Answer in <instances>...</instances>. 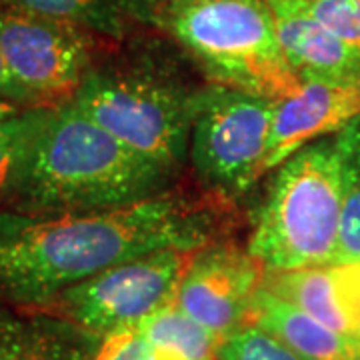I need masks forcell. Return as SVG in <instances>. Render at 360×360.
<instances>
[{"instance_id": "4fadbf2b", "label": "cell", "mask_w": 360, "mask_h": 360, "mask_svg": "<svg viewBox=\"0 0 360 360\" xmlns=\"http://www.w3.org/2000/svg\"><path fill=\"white\" fill-rule=\"evenodd\" d=\"M272 13L284 56L300 80L359 77V49L338 39L304 8H281Z\"/></svg>"}, {"instance_id": "277c9868", "label": "cell", "mask_w": 360, "mask_h": 360, "mask_svg": "<svg viewBox=\"0 0 360 360\" xmlns=\"http://www.w3.org/2000/svg\"><path fill=\"white\" fill-rule=\"evenodd\" d=\"M155 25L179 40L219 86L272 101L302 86L264 0H176L156 8Z\"/></svg>"}, {"instance_id": "44dd1931", "label": "cell", "mask_w": 360, "mask_h": 360, "mask_svg": "<svg viewBox=\"0 0 360 360\" xmlns=\"http://www.w3.org/2000/svg\"><path fill=\"white\" fill-rule=\"evenodd\" d=\"M94 360H155L141 324L104 336Z\"/></svg>"}, {"instance_id": "d6986e66", "label": "cell", "mask_w": 360, "mask_h": 360, "mask_svg": "<svg viewBox=\"0 0 360 360\" xmlns=\"http://www.w3.org/2000/svg\"><path fill=\"white\" fill-rule=\"evenodd\" d=\"M219 360H300L274 336L255 324H245L224 338Z\"/></svg>"}, {"instance_id": "5bb4252c", "label": "cell", "mask_w": 360, "mask_h": 360, "mask_svg": "<svg viewBox=\"0 0 360 360\" xmlns=\"http://www.w3.org/2000/svg\"><path fill=\"white\" fill-rule=\"evenodd\" d=\"M101 340L49 312L0 316V360H94Z\"/></svg>"}, {"instance_id": "52a82bcc", "label": "cell", "mask_w": 360, "mask_h": 360, "mask_svg": "<svg viewBox=\"0 0 360 360\" xmlns=\"http://www.w3.org/2000/svg\"><path fill=\"white\" fill-rule=\"evenodd\" d=\"M196 250L172 248L122 262L66 288L40 310L98 338L139 326L176 300Z\"/></svg>"}, {"instance_id": "2e32d148", "label": "cell", "mask_w": 360, "mask_h": 360, "mask_svg": "<svg viewBox=\"0 0 360 360\" xmlns=\"http://www.w3.org/2000/svg\"><path fill=\"white\" fill-rule=\"evenodd\" d=\"M141 330L155 360H219L224 342V338L182 312L176 300L148 316Z\"/></svg>"}, {"instance_id": "30bf717a", "label": "cell", "mask_w": 360, "mask_h": 360, "mask_svg": "<svg viewBox=\"0 0 360 360\" xmlns=\"http://www.w3.org/2000/svg\"><path fill=\"white\" fill-rule=\"evenodd\" d=\"M360 116V75L304 78L292 96L276 103L262 174L278 168L307 144L333 136Z\"/></svg>"}, {"instance_id": "7c38bea8", "label": "cell", "mask_w": 360, "mask_h": 360, "mask_svg": "<svg viewBox=\"0 0 360 360\" xmlns=\"http://www.w3.org/2000/svg\"><path fill=\"white\" fill-rule=\"evenodd\" d=\"M246 324L266 330L300 360H360V336L324 326L264 284L250 302Z\"/></svg>"}, {"instance_id": "ba28073f", "label": "cell", "mask_w": 360, "mask_h": 360, "mask_svg": "<svg viewBox=\"0 0 360 360\" xmlns=\"http://www.w3.org/2000/svg\"><path fill=\"white\" fill-rule=\"evenodd\" d=\"M0 52L37 106L68 103L94 68V37L52 16L0 4Z\"/></svg>"}, {"instance_id": "7a4b0ae2", "label": "cell", "mask_w": 360, "mask_h": 360, "mask_svg": "<svg viewBox=\"0 0 360 360\" xmlns=\"http://www.w3.org/2000/svg\"><path fill=\"white\" fill-rule=\"evenodd\" d=\"M170 180L65 103L49 108L6 206L42 214L106 210L167 193Z\"/></svg>"}, {"instance_id": "3957f363", "label": "cell", "mask_w": 360, "mask_h": 360, "mask_svg": "<svg viewBox=\"0 0 360 360\" xmlns=\"http://www.w3.org/2000/svg\"><path fill=\"white\" fill-rule=\"evenodd\" d=\"M342 214V172L333 134L310 142L274 168L246 248L266 272L335 262Z\"/></svg>"}, {"instance_id": "ac0fdd59", "label": "cell", "mask_w": 360, "mask_h": 360, "mask_svg": "<svg viewBox=\"0 0 360 360\" xmlns=\"http://www.w3.org/2000/svg\"><path fill=\"white\" fill-rule=\"evenodd\" d=\"M49 108H26L0 122V205L8 202L26 153L42 127Z\"/></svg>"}, {"instance_id": "8fae6325", "label": "cell", "mask_w": 360, "mask_h": 360, "mask_svg": "<svg viewBox=\"0 0 360 360\" xmlns=\"http://www.w3.org/2000/svg\"><path fill=\"white\" fill-rule=\"evenodd\" d=\"M264 286L324 326L360 336V262L266 272Z\"/></svg>"}, {"instance_id": "cb8c5ba5", "label": "cell", "mask_w": 360, "mask_h": 360, "mask_svg": "<svg viewBox=\"0 0 360 360\" xmlns=\"http://www.w3.org/2000/svg\"><path fill=\"white\" fill-rule=\"evenodd\" d=\"M22 110H26V108H20L18 104H13L8 103V101H2V98H0V122L6 120V118H13V116H16L18 112H22Z\"/></svg>"}, {"instance_id": "d4e9b609", "label": "cell", "mask_w": 360, "mask_h": 360, "mask_svg": "<svg viewBox=\"0 0 360 360\" xmlns=\"http://www.w3.org/2000/svg\"><path fill=\"white\" fill-rule=\"evenodd\" d=\"M170 2H176V0H150V4L155 6V13L158 6H165V4H170Z\"/></svg>"}, {"instance_id": "8992f818", "label": "cell", "mask_w": 360, "mask_h": 360, "mask_svg": "<svg viewBox=\"0 0 360 360\" xmlns=\"http://www.w3.org/2000/svg\"><path fill=\"white\" fill-rule=\"evenodd\" d=\"M276 103L219 84L200 90L188 156L210 194L229 200L262 176Z\"/></svg>"}, {"instance_id": "7402d4cb", "label": "cell", "mask_w": 360, "mask_h": 360, "mask_svg": "<svg viewBox=\"0 0 360 360\" xmlns=\"http://www.w3.org/2000/svg\"><path fill=\"white\" fill-rule=\"evenodd\" d=\"M0 98L2 101H8V103L18 104L20 108H40L34 104V101L26 94V90L11 77L6 63H4V56L0 52Z\"/></svg>"}, {"instance_id": "e0dca14e", "label": "cell", "mask_w": 360, "mask_h": 360, "mask_svg": "<svg viewBox=\"0 0 360 360\" xmlns=\"http://www.w3.org/2000/svg\"><path fill=\"white\" fill-rule=\"evenodd\" d=\"M340 158L345 214L335 262H360V116L335 134Z\"/></svg>"}, {"instance_id": "9a60e30c", "label": "cell", "mask_w": 360, "mask_h": 360, "mask_svg": "<svg viewBox=\"0 0 360 360\" xmlns=\"http://www.w3.org/2000/svg\"><path fill=\"white\" fill-rule=\"evenodd\" d=\"M25 11L52 16L106 39H124L132 28L155 22L150 0H2Z\"/></svg>"}, {"instance_id": "603a6c76", "label": "cell", "mask_w": 360, "mask_h": 360, "mask_svg": "<svg viewBox=\"0 0 360 360\" xmlns=\"http://www.w3.org/2000/svg\"><path fill=\"white\" fill-rule=\"evenodd\" d=\"M264 2L272 11H281V8H307L314 0H264Z\"/></svg>"}, {"instance_id": "5b68a950", "label": "cell", "mask_w": 360, "mask_h": 360, "mask_svg": "<svg viewBox=\"0 0 360 360\" xmlns=\"http://www.w3.org/2000/svg\"><path fill=\"white\" fill-rule=\"evenodd\" d=\"M198 94L155 70L120 66L92 68L68 103L174 176L188 156Z\"/></svg>"}, {"instance_id": "6da1fadb", "label": "cell", "mask_w": 360, "mask_h": 360, "mask_svg": "<svg viewBox=\"0 0 360 360\" xmlns=\"http://www.w3.org/2000/svg\"><path fill=\"white\" fill-rule=\"evenodd\" d=\"M219 196L167 191L90 212L0 210V296L40 309L103 270L160 250H196L224 224Z\"/></svg>"}, {"instance_id": "9c48e42d", "label": "cell", "mask_w": 360, "mask_h": 360, "mask_svg": "<svg viewBox=\"0 0 360 360\" xmlns=\"http://www.w3.org/2000/svg\"><path fill=\"white\" fill-rule=\"evenodd\" d=\"M264 278L266 269L248 248L210 243L194 252L179 286L176 307L220 338H229L246 324Z\"/></svg>"}, {"instance_id": "ffe728a7", "label": "cell", "mask_w": 360, "mask_h": 360, "mask_svg": "<svg viewBox=\"0 0 360 360\" xmlns=\"http://www.w3.org/2000/svg\"><path fill=\"white\" fill-rule=\"evenodd\" d=\"M304 11L360 51V0H314Z\"/></svg>"}]
</instances>
